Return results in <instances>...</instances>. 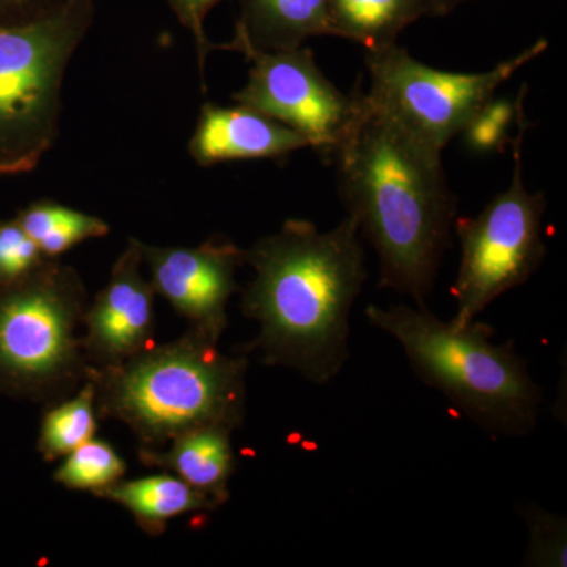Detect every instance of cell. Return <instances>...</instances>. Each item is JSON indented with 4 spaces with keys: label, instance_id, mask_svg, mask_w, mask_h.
<instances>
[{
    "label": "cell",
    "instance_id": "6da1fadb",
    "mask_svg": "<svg viewBox=\"0 0 567 567\" xmlns=\"http://www.w3.org/2000/svg\"><path fill=\"white\" fill-rule=\"evenodd\" d=\"M254 278L241 312L259 324L245 352L328 385L350 358V312L368 278L360 230L347 216L330 230L287 219L246 249Z\"/></svg>",
    "mask_w": 567,
    "mask_h": 567
},
{
    "label": "cell",
    "instance_id": "7a4b0ae2",
    "mask_svg": "<svg viewBox=\"0 0 567 567\" xmlns=\"http://www.w3.org/2000/svg\"><path fill=\"white\" fill-rule=\"evenodd\" d=\"M331 163L347 216L379 257V287L427 308L457 218L442 152L377 111L363 93L360 117Z\"/></svg>",
    "mask_w": 567,
    "mask_h": 567
},
{
    "label": "cell",
    "instance_id": "3957f363",
    "mask_svg": "<svg viewBox=\"0 0 567 567\" xmlns=\"http://www.w3.org/2000/svg\"><path fill=\"white\" fill-rule=\"evenodd\" d=\"M245 357H227L218 342L189 330L110 368H87L96 413L132 429L142 447H162L208 424L237 429L246 409Z\"/></svg>",
    "mask_w": 567,
    "mask_h": 567
},
{
    "label": "cell",
    "instance_id": "277c9868",
    "mask_svg": "<svg viewBox=\"0 0 567 567\" xmlns=\"http://www.w3.org/2000/svg\"><path fill=\"white\" fill-rule=\"evenodd\" d=\"M369 323L401 344L413 372L488 434L525 436L537 425L543 393L511 344L486 323L451 327L427 308L369 305Z\"/></svg>",
    "mask_w": 567,
    "mask_h": 567
},
{
    "label": "cell",
    "instance_id": "5b68a950",
    "mask_svg": "<svg viewBox=\"0 0 567 567\" xmlns=\"http://www.w3.org/2000/svg\"><path fill=\"white\" fill-rule=\"evenodd\" d=\"M93 21V0H58L0 21V177L32 173L61 128L62 85Z\"/></svg>",
    "mask_w": 567,
    "mask_h": 567
},
{
    "label": "cell",
    "instance_id": "8992f818",
    "mask_svg": "<svg viewBox=\"0 0 567 567\" xmlns=\"http://www.w3.org/2000/svg\"><path fill=\"white\" fill-rule=\"evenodd\" d=\"M85 308L80 274L59 259H48L24 281L0 290V394L41 401L87 379L76 338Z\"/></svg>",
    "mask_w": 567,
    "mask_h": 567
},
{
    "label": "cell",
    "instance_id": "52a82bcc",
    "mask_svg": "<svg viewBox=\"0 0 567 567\" xmlns=\"http://www.w3.org/2000/svg\"><path fill=\"white\" fill-rule=\"evenodd\" d=\"M518 128L513 142L514 173L509 186L475 218H456L461 265L453 286L456 315L451 327H465L509 290L524 286L546 257L543 221L546 196L528 192L524 181L525 134Z\"/></svg>",
    "mask_w": 567,
    "mask_h": 567
},
{
    "label": "cell",
    "instance_id": "ba28073f",
    "mask_svg": "<svg viewBox=\"0 0 567 567\" xmlns=\"http://www.w3.org/2000/svg\"><path fill=\"white\" fill-rule=\"evenodd\" d=\"M547 48L540 39L484 73H451L416 61L398 43L386 44L365 55L371 87L364 96L406 133L443 152L475 112Z\"/></svg>",
    "mask_w": 567,
    "mask_h": 567
},
{
    "label": "cell",
    "instance_id": "9c48e42d",
    "mask_svg": "<svg viewBox=\"0 0 567 567\" xmlns=\"http://www.w3.org/2000/svg\"><path fill=\"white\" fill-rule=\"evenodd\" d=\"M240 54L251 62V70L245 87L234 93V102L289 126L331 162L360 117L363 93L349 96L339 91L309 48Z\"/></svg>",
    "mask_w": 567,
    "mask_h": 567
},
{
    "label": "cell",
    "instance_id": "30bf717a",
    "mask_svg": "<svg viewBox=\"0 0 567 567\" xmlns=\"http://www.w3.org/2000/svg\"><path fill=\"white\" fill-rule=\"evenodd\" d=\"M155 293L166 298L193 330L219 342L227 328V303L240 290L237 271L246 249L229 238L213 237L194 248L142 244Z\"/></svg>",
    "mask_w": 567,
    "mask_h": 567
},
{
    "label": "cell",
    "instance_id": "8fae6325",
    "mask_svg": "<svg viewBox=\"0 0 567 567\" xmlns=\"http://www.w3.org/2000/svg\"><path fill=\"white\" fill-rule=\"evenodd\" d=\"M142 241L130 238L115 260L110 281L82 316L85 360L93 368H110L153 344L155 290L141 274Z\"/></svg>",
    "mask_w": 567,
    "mask_h": 567
},
{
    "label": "cell",
    "instance_id": "7c38bea8",
    "mask_svg": "<svg viewBox=\"0 0 567 567\" xmlns=\"http://www.w3.org/2000/svg\"><path fill=\"white\" fill-rule=\"evenodd\" d=\"M308 147L289 126L251 107L205 103L189 141V155L200 167L248 159H284Z\"/></svg>",
    "mask_w": 567,
    "mask_h": 567
},
{
    "label": "cell",
    "instance_id": "4fadbf2b",
    "mask_svg": "<svg viewBox=\"0 0 567 567\" xmlns=\"http://www.w3.org/2000/svg\"><path fill=\"white\" fill-rule=\"evenodd\" d=\"M330 0H241L240 20L230 43L213 50L286 51L311 37L331 33Z\"/></svg>",
    "mask_w": 567,
    "mask_h": 567
},
{
    "label": "cell",
    "instance_id": "5bb4252c",
    "mask_svg": "<svg viewBox=\"0 0 567 567\" xmlns=\"http://www.w3.org/2000/svg\"><path fill=\"white\" fill-rule=\"evenodd\" d=\"M234 429L224 424L200 425L171 440L169 450L142 447V464L174 472L175 476L210 496L218 506L229 502L234 475Z\"/></svg>",
    "mask_w": 567,
    "mask_h": 567
},
{
    "label": "cell",
    "instance_id": "9a60e30c",
    "mask_svg": "<svg viewBox=\"0 0 567 567\" xmlns=\"http://www.w3.org/2000/svg\"><path fill=\"white\" fill-rule=\"evenodd\" d=\"M95 495L126 507L137 525L152 536L166 532L171 518L199 511L212 513L219 507L210 496L189 486L181 477L171 475L115 481Z\"/></svg>",
    "mask_w": 567,
    "mask_h": 567
},
{
    "label": "cell",
    "instance_id": "2e32d148",
    "mask_svg": "<svg viewBox=\"0 0 567 567\" xmlns=\"http://www.w3.org/2000/svg\"><path fill=\"white\" fill-rule=\"evenodd\" d=\"M331 33L372 51L398 43L399 33L431 14L427 0H330Z\"/></svg>",
    "mask_w": 567,
    "mask_h": 567
},
{
    "label": "cell",
    "instance_id": "e0dca14e",
    "mask_svg": "<svg viewBox=\"0 0 567 567\" xmlns=\"http://www.w3.org/2000/svg\"><path fill=\"white\" fill-rule=\"evenodd\" d=\"M14 219L48 259H59L62 254L82 241L110 234V226L99 216L87 215L48 199L37 200L21 208Z\"/></svg>",
    "mask_w": 567,
    "mask_h": 567
},
{
    "label": "cell",
    "instance_id": "ac0fdd59",
    "mask_svg": "<svg viewBox=\"0 0 567 567\" xmlns=\"http://www.w3.org/2000/svg\"><path fill=\"white\" fill-rule=\"evenodd\" d=\"M95 385L85 379L84 386L73 399L48 409L41 420L39 436V453L44 461L69 456L95 436Z\"/></svg>",
    "mask_w": 567,
    "mask_h": 567
},
{
    "label": "cell",
    "instance_id": "d6986e66",
    "mask_svg": "<svg viewBox=\"0 0 567 567\" xmlns=\"http://www.w3.org/2000/svg\"><path fill=\"white\" fill-rule=\"evenodd\" d=\"M525 96L527 85L516 99H498L496 95L488 99L462 130L466 147L475 153H492L503 152L506 145L513 144L516 136L511 132L527 122Z\"/></svg>",
    "mask_w": 567,
    "mask_h": 567
},
{
    "label": "cell",
    "instance_id": "ffe728a7",
    "mask_svg": "<svg viewBox=\"0 0 567 567\" xmlns=\"http://www.w3.org/2000/svg\"><path fill=\"white\" fill-rule=\"evenodd\" d=\"M126 465L114 447L103 440H89L65 456L55 470L54 481L71 491H87L93 495L125 476Z\"/></svg>",
    "mask_w": 567,
    "mask_h": 567
},
{
    "label": "cell",
    "instance_id": "44dd1931",
    "mask_svg": "<svg viewBox=\"0 0 567 567\" xmlns=\"http://www.w3.org/2000/svg\"><path fill=\"white\" fill-rule=\"evenodd\" d=\"M522 517L527 522L529 543L525 566L565 567L567 557L566 520L536 505L524 506Z\"/></svg>",
    "mask_w": 567,
    "mask_h": 567
},
{
    "label": "cell",
    "instance_id": "7402d4cb",
    "mask_svg": "<svg viewBox=\"0 0 567 567\" xmlns=\"http://www.w3.org/2000/svg\"><path fill=\"white\" fill-rule=\"evenodd\" d=\"M47 260L17 219L0 221V290L24 281Z\"/></svg>",
    "mask_w": 567,
    "mask_h": 567
},
{
    "label": "cell",
    "instance_id": "603a6c76",
    "mask_svg": "<svg viewBox=\"0 0 567 567\" xmlns=\"http://www.w3.org/2000/svg\"><path fill=\"white\" fill-rule=\"evenodd\" d=\"M174 7L178 20L193 32L196 39L197 58H199L200 74L204 78L205 61H207L208 52L213 50V44L205 37L204 21L208 11L221 2V0H169Z\"/></svg>",
    "mask_w": 567,
    "mask_h": 567
},
{
    "label": "cell",
    "instance_id": "cb8c5ba5",
    "mask_svg": "<svg viewBox=\"0 0 567 567\" xmlns=\"http://www.w3.org/2000/svg\"><path fill=\"white\" fill-rule=\"evenodd\" d=\"M58 0H0V21L13 22L25 20L40 11L47 10Z\"/></svg>",
    "mask_w": 567,
    "mask_h": 567
},
{
    "label": "cell",
    "instance_id": "d4e9b609",
    "mask_svg": "<svg viewBox=\"0 0 567 567\" xmlns=\"http://www.w3.org/2000/svg\"><path fill=\"white\" fill-rule=\"evenodd\" d=\"M431 7V14L443 17V14L451 13L461 3L468 2V0H427Z\"/></svg>",
    "mask_w": 567,
    "mask_h": 567
}]
</instances>
